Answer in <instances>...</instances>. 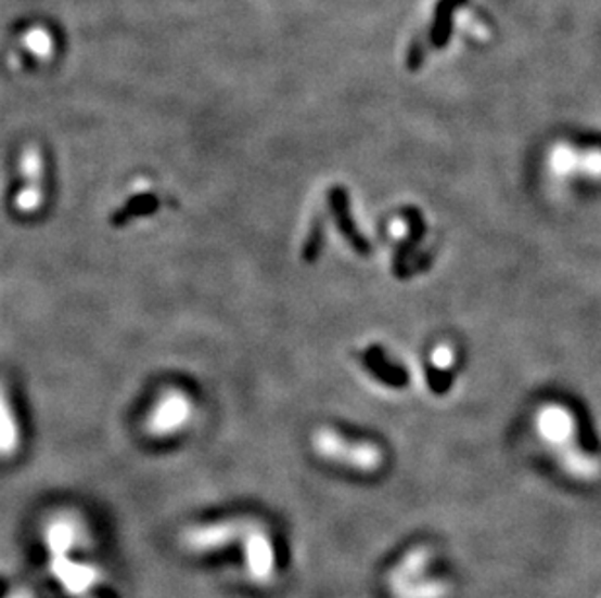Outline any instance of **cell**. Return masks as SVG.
<instances>
[{
    "mask_svg": "<svg viewBox=\"0 0 601 598\" xmlns=\"http://www.w3.org/2000/svg\"><path fill=\"white\" fill-rule=\"evenodd\" d=\"M534 430L566 477L578 482H596L601 477L600 458L578 443V420L571 406L544 402L534 414Z\"/></svg>",
    "mask_w": 601,
    "mask_h": 598,
    "instance_id": "cell-1",
    "label": "cell"
},
{
    "mask_svg": "<svg viewBox=\"0 0 601 598\" xmlns=\"http://www.w3.org/2000/svg\"><path fill=\"white\" fill-rule=\"evenodd\" d=\"M392 598H450L453 585L436 571V551L417 544L401 554L385 577Z\"/></svg>",
    "mask_w": 601,
    "mask_h": 598,
    "instance_id": "cell-2",
    "label": "cell"
},
{
    "mask_svg": "<svg viewBox=\"0 0 601 598\" xmlns=\"http://www.w3.org/2000/svg\"><path fill=\"white\" fill-rule=\"evenodd\" d=\"M311 448L323 460L360 474H374L385 463L384 448L376 441L353 440L325 426L311 433Z\"/></svg>",
    "mask_w": 601,
    "mask_h": 598,
    "instance_id": "cell-3",
    "label": "cell"
},
{
    "mask_svg": "<svg viewBox=\"0 0 601 598\" xmlns=\"http://www.w3.org/2000/svg\"><path fill=\"white\" fill-rule=\"evenodd\" d=\"M195 412L197 406L188 391L179 387H168L152 402L151 411L146 412L144 431L152 440H168L188 430L195 418Z\"/></svg>",
    "mask_w": 601,
    "mask_h": 598,
    "instance_id": "cell-4",
    "label": "cell"
},
{
    "mask_svg": "<svg viewBox=\"0 0 601 598\" xmlns=\"http://www.w3.org/2000/svg\"><path fill=\"white\" fill-rule=\"evenodd\" d=\"M546 168L559 181L601 183V146H576L574 142L557 141L547 150Z\"/></svg>",
    "mask_w": 601,
    "mask_h": 598,
    "instance_id": "cell-5",
    "label": "cell"
},
{
    "mask_svg": "<svg viewBox=\"0 0 601 598\" xmlns=\"http://www.w3.org/2000/svg\"><path fill=\"white\" fill-rule=\"evenodd\" d=\"M259 526L257 521L245 517H230L210 523L193 524L179 534V544L189 554H210L225 550L226 546L244 541L247 534Z\"/></svg>",
    "mask_w": 601,
    "mask_h": 598,
    "instance_id": "cell-6",
    "label": "cell"
},
{
    "mask_svg": "<svg viewBox=\"0 0 601 598\" xmlns=\"http://www.w3.org/2000/svg\"><path fill=\"white\" fill-rule=\"evenodd\" d=\"M18 171L22 185L14 197V210L22 216L36 214L46 200V164L38 146H26L22 150Z\"/></svg>",
    "mask_w": 601,
    "mask_h": 598,
    "instance_id": "cell-7",
    "label": "cell"
},
{
    "mask_svg": "<svg viewBox=\"0 0 601 598\" xmlns=\"http://www.w3.org/2000/svg\"><path fill=\"white\" fill-rule=\"evenodd\" d=\"M245 573L255 585L267 587L277 580V551L273 538L259 524L244 538Z\"/></svg>",
    "mask_w": 601,
    "mask_h": 598,
    "instance_id": "cell-8",
    "label": "cell"
},
{
    "mask_svg": "<svg viewBox=\"0 0 601 598\" xmlns=\"http://www.w3.org/2000/svg\"><path fill=\"white\" fill-rule=\"evenodd\" d=\"M22 447V428L7 387L0 384V460L18 455Z\"/></svg>",
    "mask_w": 601,
    "mask_h": 598,
    "instance_id": "cell-9",
    "label": "cell"
},
{
    "mask_svg": "<svg viewBox=\"0 0 601 598\" xmlns=\"http://www.w3.org/2000/svg\"><path fill=\"white\" fill-rule=\"evenodd\" d=\"M431 364L438 372H448L456 364V350L448 342H442L434 348L433 354H431Z\"/></svg>",
    "mask_w": 601,
    "mask_h": 598,
    "instance_id": "cell-10",
    "label": "cell"
},
{
    "mask_svg": "<svg viewBox=\"0 0 601 598\" xmlns=\"http://www.w3.org/2000/svg\"><path fill=\"white\" fill-rule=\"evenodd\" d=\"M407 222H405L404 218H395V220H392V224H389V234L394 235L395 239H401L405 234H407Z\"/></svg>",
    "mask_w": 601,
    "mask_h": 598,
    "instance_id": "cell-11",
    "label": "cell"
}]
</instances>
